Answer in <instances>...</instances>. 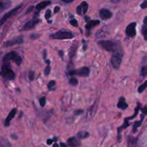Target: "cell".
<instances>
[{"label":"cell","instance_id":"cell-27","mask_svg":"<svg viewBox=\"0 0 147 147\" xmlns=\"http://www.w3.org/2000/svg\"><path fill=\"white\" fill-rule=\"evenodd\" d=\"M50 70H51V68H50V64H47V67L45 69V76H48L50 73Z\"/></svg>","mask_w":147,"mask_h":147},{"label":"cell","instance_id":"cell-24","mask_svg":"<svg viewBox=\"0 0 147 147\" xmlns=\"http://www.w3.org/2000/svg\"><path fill=\"white\" fill-rule=\"evenodd\" d=\"M142 34L144 35V40L147 41V26L146 25L143 26L142 30Z\"/></svg>","mask_w":147,"mask_h":147},{"label":"cell","instance_id":"cell-21","mask_svg":"<svg viewBox=\"0 0 147 147\" xmlns=\"http://www.w3.org/2000/svg\"><path fill=\"white\" fill-rule=\"evenodd\" d=\"M143 115H142V120L139 121H136L134 123V124L133 126V132L134 133H135V132L136 131V130H137L138 127H139V126H141V125H142V121H143Z\"/></svg>","mask_w":147,"mask_h":147},{"label":"cell","instance_id":"cell-38","mask_svg":"<svg viewBox=\"0 0 147 147\" xmlns=\"http://www.w3.org/2000/svg\"><path fill=\"white\" fill-rule=\"evenodd\" d=\"M39 37H40L39 34H32V35H31L32 39H37Z\"/></svg>","mask_w":147,"mask_h":147},{"label":"cell","instance_id":"cell-36","mask_svg":"<svg viewBox=\"0 0 147 147\" xmlns=\"http://www.w3.org/2000/svg\"><path fill=\"white\" fill-rule=\"evenodd\" d=\"M60 7H58V6H56L55 7L54 9V13L55 14H56L57 12H58L59 11H60Z\"/></svg>","mask_w":147,"mask_h":147},{"label":"cell","instance_id":"cell-39","mask_svg":"<svg viewBox=\"0 0 147 147\" xmlns=\"http://www.w3.org/2000/svg\"><path fill=\"white\" fill-rule=\"evenodd\" d=\"M46 56H47V50H45L44 51H43V57H44L45 60H46Z\"/></svg>","mask_w":147,"mask_h":147},{"label":"cell","instance_id":"cell-4","mask_svg":"<svg viewBox=\"0 0 147 147\" xmlns=\"http://www.w3.org/2000/svg\"><path fill=\"white\" fill-rule=\"evenodd\" d=\"M3 62H7L9 61V60H13V61L15 62L18 65H20L22 63V58L20 55H19L16 52L11 51L10 53H7L4 56L2 59Z\"/></svg>","mask_w":147,"mask_h":147},{"label":"cell","instance_id":"cell-45","mask_svg":"<svg viewBox=\"0 0 147 147\" xmlns=\"http://www.w3.org/2000/svg\"><path fill=\"white\" fill-rule=\"evenodd\" d=\"M15 136V135H14V134L11 135V137L13 138L14 139H17V137H16V136Z\"/></svg>","mask_w":147,"mask_h":147},{"label":"cell","instance_id":"cell-22","mask_svg":"<svg viewBox=\"0 0 147 147\" xmlns=\"http://www.w3.org/2000/svg\"><path fill=\"white\" fill-rule=\"evenodd\" d=\"M69 83H70V84L71 85V86H77L78 84V80H77V78L73 77L70 79V80H69Z\"/></svg>","mask_w":147,"mask_h":147},{"label":"cell","instance_id":"cell-34","mask_svg":"<svg viewBox=\"0 0 147 147\" xmlns=\"http://www.w3.org/2000/svg\"><path fill=\"white\" fill-rule=\"evenodd\" d=\"M141 8L142 9L147 8V1H144V2L141 4Z\"/></svg>","mask_w":147,"mask_h":147},{"label":"cell","instance_id":"cell-47","mask_svg":"<svg viewBox=\"0 0 147 147\" xmlns=\"http://www.w3.org/2000/svg\"><path fill=\"white\" fill-rule=\"evenodd\" d=\"M53 146H55H55H57V147H58V146H59V145L57 144H53Z\"/></svg>","mask_w":147,"mask_h":147},{"label":"cell","instance_id":"cell-29","mask_svg":"<svg viewBox=\"0 0 147 147\" xmlns=\"http://www.w3.org/2000/svg\"><path fill=\"white\" fill-rule=\"evenodd\" d=\"M28 76H29V79H30V80L32 81L34 78V73L33 71H30Z\"/></svg>","mask_w":147,"mask_h":147},{"label":"cell","instance_id":"cell-23","mask_svg":"<svg viewBox=\"0 0 147 147\" xmlns=\"http://www.w3.org/2000/svg\"><path fill=\"white\" fill-rule=\"evenodd\" d=\"M146 87H147V80L144 83V84H142V86H139V88H138V92H139V93H142V92H144V90L146 88Z\"/></svg>","mask_w":147,"mask_h":147},{"label":"cell","instance_id":"cell-5","mask_svg":"<svg viewBox=\"0 0 147 147\" xmlns=\"http://www.w3.org/2000/svg\"><path fill=\"white\" fill-rule=\"evenodd\" d=\"M89 74H90V69L88 67H86V66H84V67H81V68L78 69V70H70V71L68 72L69 76H74V75H78V76L83 78L88 77Z\"/></svg>","mask_w":147,"mask_h":147},{"label":"cell","instance_id":"cell-44","mask_svg":"<svg viewBox=\"0 0 147 147\" xmlns=\"http://www.w3.org/2000/svg\"><path fill=\"white\" fill-rule=\"evenodd\" d=\"M32 9H33V7H31L30 9H28V10H27V12H26V13H28V12H30V11H32Z\"/></svg>","mask_w":147,"mask_h":147},{"label":"cell","instance_id":"cell-25","mask_svg":"<svg viewBox=\"0 0 147 147\" xmlns=\"http://www.w3.org/2000/svg\"><path fill=\"white\" fill-rule=\"evenodd\" d=\"M40 104L42 107H44L46 104V98L45 97H42L40 99Z\"/></svg>","mask_w":147,"mask_h":147},{"label":"cell","instance_id":"cell-15","mask_svg":"<svg viewBox=\"0 0 147 147\" xmlns=\"http://www.w3.org/2000/svg\"><path fill=\"white\" fill-rule=\"evenodd\" d=\"M78 42L75 41L70 47V50H69V56H70V59H72L75 56L76 50L78 49Z\"/></svg>","mask_w":147,"mask_h":147},{"label":"cell","instance_id":"cell-13","mask_svg":"<svg viewBox=\"0 0 147 147\" xmlns=\"http://www.w3.org/2000/svg\"><path fill=\"white\" fill-rule=\"evenodd\" d=\"M16 113H17V109H13L11 111L9 112V115L7 116V119H6L5 122H4V126H9L10 124V121H11V119H14V117L15 116Z\"/></svg>","mask_w":147,"mask_h":147},{"label":"cell","instance_id":"cell-20","mask_svg":"<svg viewBox=\"0 0 147 147\" xmlns=\"http://www.w3.org/2000/svg\"><path fill=\"white\" fill-rule=\"evenodd\" d=\"M89 133L87 131H79L78 133V138L79 139H85L86 138H88L89 137Z\"/></svg>","mask_w":147,"mask_h":147},{"label":"cell","instance_id":"cell-35","mask_svg":"<svg viewBox=\"0 0 147 147\" xmlns=\"http://www.w3.org/2000/svg\"><path fill=\"white\" fill-rule=\"evenodd\" d=\"M83 50H86V49H87V47H88L87 42H86L84 40H83Z\"/></svg>","mask_w":147,"mask_h":147},{"label":"cell","instance_id":"cell-14","mask_svg":"<svg viewBox=\"0 0 147 147\" xmlns=\"http://www.w3.org/2000/svg\"><path fill=\"white\" fill-rule=\"evenodd\" d=\"M11 5V1L10 0H0V9L2 12L4 10L9 8Z\"/></svg>","mask_w":147,"mask_h":147},{"label":"cell","instance_id":"cell-43","mask_svg":"<svg viewBox=\"0 0 147 147\" xmlns=\"http://www.w3.org/2000/svg\"><path fill=\"white\" fill-rule=\"evenodd\" d=\"M85 20H86L87 22L90 21V18H89L88 17H87V16H86V17H85Z\"/></svg>","mask_w":147,"mask_h":147},{"label":"cell","instance_id":"cell-48","mask_svg":"<svg viewBox=\"0 0 147 147\" xmlns=\"http://www.w3.org/2000/svg\"><path fill=\"white\" fill-rule=\"evenodd\" d=\"M52 22V20H48V23H51Z\"/></svg>","mask_w":147,"mask_h":147},{"label":"cell","instance_id":"cell-12","mask_svg":"<svg viewBox=\"0 0 147 147\" xmlns=\"http://www.w3.org/2000/svg\"><path fill=\"white\" fill-rule=\"evenodd\" d=\"M99 14H100V18L103 19V20H109L113 16L111 11L110 10L107 9H101L100 10Z\"/></svg>","mask_w":147,"mask_h":147},{"label":"cell","instance_id":"cell-19","mask_svg":"<svg viewBox=\"0 0 147 147\" xmlns=\"http://www.w3.org/2000/svg\"><path fill=\"white\" fill-rule=\"evenodd\" d=\"M50 4H51V1H42V2H40V4H37V5L36 6L35 8L37 11H40V10H42V9H43L44 8H45L47 6L50 5Z\"/></svg>","mask_w":147,"mask_h":147},{"label":"cell","instance_id":"cell-8","mask_svg":"<svg viewBox=\"0 0 147 147\" xmlns=\"http://www.w3.org/2000/svg\"><path fill=\"white\" fill-rule=\"evenodd\" d=\"M23 41H24V37L22 35L18 36V37H16L14 38L11 39V40L5 42L4 43V47H9L16 44H21V43L23 42Z\"/></svg>","mask_w":147,"mask_h":147},{"label":"cell","instance_id":"cell-33","mask_svg":"<svg viewBox=\"0 0 147 147\" xmlns=\"http://www.w3.org/2000/svg\"><path fill=\"white\" fill-rule=\"evenodd\" d=\"M57 138H55L54 139H47V145H51L53 144V142H54L55 141H57Z\"/></svg>","mask_w":147,"mask_h":147},{"label":"cell","instance_id":"cell-18","mask_svg":"<svg viewBox=\"0 0 147 147\" xmlns=\"http://www.w3.org/2000/svg\"><path fill=\"white\" fill-rule=\"evenodd\" d=\"M117 107L120 109H123V110H125L128 108V104L125 102V98L123 97L120 98L119 99V101L117 104Z\"/></svg>","mask_w":147,"mask_h":147},{"label":"cell","instance_id":"cell-3","mask_svg":"<svg viewBox=\"0 0 147 147\" xmlns=\"http://www.w3.org/2000/svg\"><path fill=\"white\" fill-rule=\"evenodd\" d=\"M50 37L51 39H56V40H67V39L73 38V34L71 32L63 30L54 34H50Z\"/></svg>","mask_w":147,"mask_h":147},{"label":"cell","instance_id":"cell-28","mask_svg":"<svg viewBox=\"0 0 147 147\" xmlns=\"http://www.w3.org/2000/svg\"><path fill=\"white\" fill-rule=\"evenodd\" d=\"M70 23L72 26H73V27H77L78 26V21L76 19H73V20H70Z\"/></svg>","mask_w":147,"mask_h":147},{"label":"cell","instance_id":"cell-31","mask_svg":"<svg viewBox=\"0 0 147 147\" xmlns=\"http://www.w3.org/2000/svg\"><path fill=\"white\" fill-rule=\"evenodd\" d=\"M50 17H51V11H50V9H47L45 12V19L49 20Z\"/></svg>","mask_w":147,"mask_h":147},{"label":"cell","instance_id":"cell-46","mask_svg":"<svg viewBox=\"0 0 147 147\" xmlns=\"http://www.w3.org/2000/svg\"><path fill=\"white\" fill-rule=\"evenodd\" d=\"M60 146H65V147L67 146V145H66L65 144H64V143H60Z\"/></svg>","mask_w":147,"mask_h":147},{"label":"cell","instance_id":"cell-30","mask_svg":"<svg viewBox=\"0 0 147 147\" xmlns=\"http://www.w3.org/2000/svg\"><path fill=\"white\" fill-rule=\"evenodd\" d=\"M55 85V80H51V81L49 82L48 85H47V88L51 90L52 88H53Z\"/></svg>","mask_w":147,"mask_h":147},{"label":"cell","instance_id":"cell-10","mask_svg":"<svg viewBox=\"0 0 147 147\" xmlns=\"http://www.w3.org/2000/svg\"><path fill=\"white\" fill-rule=\"evenodd\" d=\"M88 9V4L86 1H83L77 7V13L79 15H85Z\"/></svg>","mask_w":147,"mask_h":147},{"label":"cell","instance_id":"cell-7","mask_svg":"<svg viewBox=\"0 0 147 147\" xmlns=\"http://www.w3.org/2000/svg\"><path fill=\"white\" fill-rule=\"evenodd\" d=\"M40 21H41V20L39 18H37V17H33L32 20H29V21L23 26L22 30H24V31H28V30H32V29L34 28Z\"/></svg>","mask_w":147,"mask_h":147},{"label":"cell","instance_id":"cell-1","mask_svg":"<svg viewBox=\"0 0 147 147\" xmlns=\"http://www.w3.org/2000/svg\"><path fill=\"white\" fill-rule=\"evenodd\" d=\"M98 45L106 51L122 53L120 43L116 40H100L98 42Z\"/></svg>","mask_w":147,"mask_h":147},{"label":"cell","instance_id":"cell-42","mask_svg":"<svg viewBox=\"0 0 147 147\" xmlns=\"http://www.w3.org/2000/svg\"><path fill=\"white\" fill-rule=\"evenodd\" d=\"M61 1H64V2H65V3H69V2H71V1H74V0H61Z\"/></svg>","mask_w":147,"mask_h":147},{"label":"cell","instance_id":"cell-9","mask_svg":"<svg viewBox=\"0 0 147 147\" xmlns=\"http://www.w3.org/2000/svg\"><path fill=\"white\" fill-rule=\"evenodd\" d=\"M136 22H132L127 26V27H126V34L128 37H134L135 35H136Z\"/></svg>","mask_w":147,"mask_h":147},{"label":"cell","instance_id":"cell-37","mask_svg":"<svg viewBox=\"0 0 147 147\" xmlns=\"http://www.w3.org/2000/svg\"><path fill=\"white\" fill-rule=\"evenodd\" d=\"M142 112L143 113V114L146 115L147 114V107L144 108V109H142Z\"/></svg>","mask_w":147,"mask_h":147},{"label":"cell","instance_id":"cell-11","mask_svg":"<svg viewBox=\"0 0 147 147\" xmlns=\"http://www.w3.org/2000/svg\"><path fill=\"white\" fill-rule=\"evenodd\" d=\"M21 7H22V5H20V6H19V7H16V8H14V9L11 10V11H9L8 13H7V14H4V17H3L1 19V23H0V24H1V25L3 24V23L4 22L6 21V20H7V19L9 18V17H11V16L14 15V14H15L16 13H17V11H18V10L20 9L21 8Z\"/></svg>","mask_w":147,"mask_h":147},{"label":"cell","instance_id":"cell-41","mask_svg":"<svg viewBox=\"0 0 147 147\" xmlns=\"http://www.w3.org/2000/svg\"><path fill=\"white\" fill-rule=\"evenodd\" d=\"M144 25L147 26V16H146L144 19Z\"/></svg>","mask_w":147,"mask_h":147},{"label":"cell","instance_id":"cell-6","mask_svg":"<svg viewBox=\"0 0 147 147\" xmlns=\"http://www.w3.org/2000/svg\"><path fill=\"white\" fill-rule=\"evenodd\" d=\"M121 53H114L111 57V64L115 69H119L121 64L122 60Z\"/></svg>","mask_w":147,"mask_h":147},{"label":"cell","instance_id":"cell-17","mask_svg":"<svg viewBox=\"0 0 147 147\" xmlns=\"http://www.w3.org/2000/svg\"><path fill=\"white\" fill-rule=\"evenodd\" d=\"M100 24V21L99 20H90L88 22V23L86 25V29L87 30H91L93 27Z\"/></svg>","mask_w":147,"mask_h":147},{"label":"cell","instance_id":"cell-2","mask_svg":"<svg viewBox=\"0 0 147 147\" xmlns=\"http://www.w3.org/2000/svg\"><path fill=\"white\" fill-rule=\"evenodd\" d=\"M4 65L1 67V75L6 80H11L15 78V73L11 69L10 63L7 62H4Z\"/></svg>","mask_w":147,"mask_h":147},{"label":"cell","instance_id":"cell-32","mask_svg":"<svg viewBox=\"0 0 147 147\" xmlns=\"http://www.w3.org/2000/svg\"><path fill=\"white\" fill-rule=\"evenodd\" d=\"M83 113H84V111H83V110H77V111H74V114L76 115V116H78V115L83 114Z\"/></svg>","mask_w":147,"mask_h":147},{"label":"cell","instance_id":"cell-26","mask_svg":"<svg viewBox=\"0 0 147 147\" xmlns=\"http://www.w3.org/2000/svg\"><path fill=\"white\" fill-rule=\"evenodd\" d=\"M142 76L144 77L147 76V66H143L142 67Z\"/></svg>","mask_w":147,"mask_h":147},{"label":"cell","instance_id":"cell-16","mask_svg":"<svg viewBox=\"0 0 147 147\" xmlns=\"http://www.w3.org/2000/svg\"><path fill=\"white\" fill-rule=\"evenodd\" d=\"M67 144L70 146H78L81 145L80 142L76 137H71L67 140Z\"/></svg>","mask_w":147,"mask_h":147},{"label":"cell","instance_id":"cell-40","mask_svg":"<svg viewBox=\"0 0 147 147\" xmlns=\"http://www.w3.org/2000/svg\"><path fill=\"white\" fill-rule=\"evenodd\" d=\"M58 53H59V54H60V57H63V55H64V52H63V50H59Z\"/></svg>","mask_w":147,"mask_h":147}]
</instances>
